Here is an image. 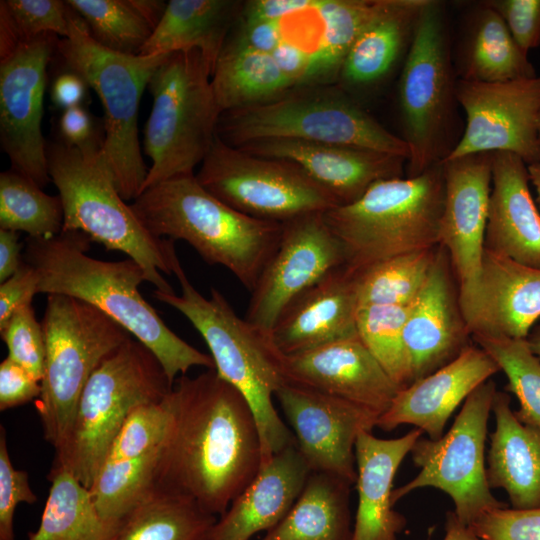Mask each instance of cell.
<instances>
[{
    "mask_svg": "<svg viewBox=\"0 0 540 540\" xmlns=\"http://www.w3.org/2000/svg\"><path fill=\"white\" fill-rule=\"evenodd\" d=\"M165 400L170 420L150 493L189 499L219 518L261 468L254 413L215 370L181 376Z\"/></svg>",
    "mask_w": 540,
    "mask_h": 540,
    "instance_id": "1",
    "label": "cell"
},
{
    "mask_svg": "<svg viewBox=\"0 0 540 540\" xmlns=\"http://www.w3.org/2000/svg\"><path fill=\"white\" fill-rule=\"evenodd\" d=\"M91 242L73 230L27 237L24 261L38 275L39 293L71 296L104 312L155 355L172 386L192 367L215 370L211 355L177 336L143 298L139 287L146 281L144 269L129 257L104 261L88 256Z\"/></svg>",
    "mask_w": 540,
    "mask_h": 540,
    "instance_id": "2",
    "label": "cell"
},
{
    "mask_svg": "<svg viewBox=\"0 0 540 540\" xmlns=\"http://www.w3.org/2000/svg\"><path fill=\"white\" fill-rule=\"evenodd\" d=\"M173 274L181 294L154 291V298L182 313L206 342L220 378L248 401L259 430L262 462L295 443L292 431L279 416L273 398L288 382L285 355L269 333L240 318L215 288L204 297L190 282L181 263Z\"/></svg>",
    "mask_w": 540,
    "mask_h": 540,
    "instance_id": "3",
    "label": "cell"
},
{
    "mask_svg": "<svg viewBox=\"0 0 540 540\" xmlns=\"http://www.w3.org/2000/svg\"><path fill=\"white\" fill-rule=\"evenodd\" d=\"M131 208L154 236L187 242L205 262L225 267L250 292L274 253L283 226L233 209L205 190L195 174L145 189Z\"/></svg>",
    "mask_w": 540,
    "mask_h": 540,
    "instance_id": "4",
    "label": "cell"
},
{
    "mask_svg": "<svg viewBox=\"0 0 540 540\" xmlns=\"http://www.w3.org/2000/svg\"><path fill=\"white\" fill-rule=\"evenodd\" d=\"M103 142L78 148L47 143L49 175L64 211L63 230L81 231L107 250L121 251L143 269L156 290L175 293L161 272L179 261L174 241L154 236L126 204L105 158Z\"/></svg>",
    "mask_w": 540,
    "mask_h": 540,
    "instance_id": "5",
    "label": "cell"
},
{
    "mask_svg": "<svg viewBox=\"0 0 540 540\" xmlns=\"http://www.w3.org/2000/svg\"><path fill=\"white\" fill-rule=\"evenodd\" d=\"M444 190L440 162L414 177L378 181L355 202L324 212L343 245L345 266L358 272L394 256L438 246Z\"/></svg>",
    "mask_w": 540,
    "mask_h": 540,
    "instance_id": "6",
    "label": "cell"
},
{
    "mask_svg": "<svg viewBox=\"0 0 540 540\" xmlns=\"http://www.w3.org/2000/svg\"><path fill=\"white\" fill-rule=\"evenodd\" d=\"M172 387L155 355L129 338L89 378L52 468L66 470L90 489L131 412L161 401Z\"/></svg>",
    "mask_w": 540,
    "mask_h": 540,
    "instance_id": "7",
    "label": "cell"
},
{
    "mask_svg": "<svg viewBox=\"0 0 540 540\" xmlns=\"http://www.w3.org/2000/svg\"><path fill=\"white\" fill-rule=\"evenodd\" d=\"M57 52L66 68L80 75L99 97L104 111L105 158L122 198L136 199L148 172L138 136L140 101L168 54L128 55L109 50L91 37L74 11L68 36L58 41Z\"/></svg>",
    "mask_w": 540,
    "mask_h": 540,
    "instance_id": "8",
    "label": "cell"
},
{
    "mask_svg": "<svg viewBox=\"0 0 540 540\" xmlns=\"http://www.w3.org/2000/svg\"><path fill=\"white\" fill-rule=\"evenodd\" d=\"M148 88L153 103L143 143L151 166L142 191L173 177L194 174L217 136L221 116L211 71L198 50L168 54Z\"/></svg>",
    "mask_w": 540,
    "mask_h": 540,
    "instance_id": "9",
    "label": "cell"
},
{
    "mask_svg": "<svg viewBox=\"0 0 540 540\" xmlns=\"http://www.w3.org/2000/svg\"><path fill=\"white\" fill-rule=\"evenodd\" d=\"M41 324L46 356L36 409L44 438L56 451L92 373L132 336L95 306L61 294L47 295Z\"/></svg>",
    "mask_w": 540,
    "mask_h": 540,
    "instance_id": "10",
    "label": "cell"
},
{
    "mask_svg": "<svg viewBox=\"0 0 540 540\" xmlns=\"http://www.w3.org/2000/svg\"><path fill=\"white\" fill-rule=\"evenodd\" d=\"M217 136L233 147L293 139L368 149L409 158V147L340 93L304 92L221 114Z\"/></svg>",
    "mask_w": 540,
    "mask_h": 540,
    "instance_id": "11",
    "label": "cell"
},
{
    "mask_svg": "<svg viewBox=\"0 0 540 540\" xmlns=\"http://www.w3.org/2000/svg\"><path fill=\"white\" fill-rule=\"evenodd\" d=\"M404 141L409 147L407 177L417 176L449 154L453 82L447 28L441 3L426 0L399 81Z\"/></svg>",
    "mask_w": 540,
    "mask_h": 540,
    "instance_id": "12",
    "label": "cell"
},
{
    "mask_svg": "<svg viewBox=\"0 0 540 540\" xmlns=\"http://www.w3.org/2000/svg\"><path fill=\"white\" fill-rule=\"evenodd\" d=\"M496 391L494 381L487 380L467 397L445 435L416 441L410 454L420 472L393 489V504L414 490L436 488L450 496L453 512L467 526L485 512L506 506L493 496L485 465L488 419Z\"/></svg>",
    "mask_w": 540,
    "mask_h": 540,
    "instance_id": "13",
    "label": "cell"
},
{
    "mask_svg": "<svg viewBox=\"0 0 540 540\" xmlns=\"http://www.w3.org/2000/svg\"><path fill=\"white\" fill-rule=\"evenodd\" d=\"M195 176L217 199L257 219L284 223L339 206L296 164L249 154L218 136Z\"/></svg>",
    "mask_w": 540,
    "mask_h": 540,
    "instance_id": "14",
    "label": "cell"
},
{
    "mask_svg": "<svg viewBox=\"0 0 540 540\" xmlns=\"http://www.w3.org/2000/svg\"><path fill=\"white\" fill-rule=\"evenodd\" d=\"M455 98L465 111L466 127L445 159L509 152L527 165L539 161L540 76L503 82L459 79Z\"/></svg>",
    "mask_w": 540,
    "mask_h": 540,
    "instance_id": "15",
    "label": "cell"
},
{
    "mask_svg": "<svg viewBox=\"0 0 540 540\" xmlns=\"http://www.w3.org/2000/svg\"><path fill=\"white\" fill-rule=\"evenodd\" d=\"M58 41L55 35H41L0 59L1 148L11 169L41 188L51 181L41 124L46 70Z\"/></svg>",
    "mask_w": 540,
    "mask_h": 540,
    "instance_id": "16",
    "label": "cell"
},
{
    "mask_svg": "<svg viewBox=\"0 0 540 540\" xmlns=\"http://www.w3.org/2000/svg\"><path fill=\"white\" fill-rule=\"evenodd\" d=\"M345 265L343 245L326 223L324 212L284 222L279 243L250 292L245 319L270 334L293 299Z\"/></svg>",
    "mask_w": 540,
    "mask_h": 540,
    "instance_id": "17",
    "label": "cell"
},
{
    "mask_svg": "<svg viewBox=\"0 0 540 540\" xmlns=\"http://www.w3.org/2000/svg\"><path fill=\"white\" fill-rule=\"evenodd\" d=\"M311 472L356 483L355 444L377 427L379 414L349 401L287 382L275 396Z\"/></svg>",
    "mask_w": 540,
    "mask_h": 540,
    "instance_id": "18",
    "label": "cell"
},
{
    "mask_svg": "<svg viewBox=\"0 0 540 540\" xmlns=\"http://www.w3.org/2000/svg\"><path fill=\"white\" fill-rule=\"evenodd\" d=\"M492 155L479 153L441 162L445 190L439 244L449 254L459 286L460 304L472 296L481 270Z\"/></svg>",
    "mask_w": 540,
    "mask_h": 540,
    "instance_id": "19",
    "label": "cell"
},
{
    "mask_svg": "<svg viewBox=\"0 0 540 540\" xmlns=\"http://www.w3.org/2000/svg\"><path fill=\"white\" fill-rule=\"evenodd\" d=\"M403 334L412 383L447 365L472 345L457 279L449 254L440 244L428 278L410 306Z\"/></svg>",
    "mask_w": 540,
    "mask_h": 540,
    "instance_id": "20",
    "label": "cell"
},
{
    "mask_svg": "<svg viewBox=\"0 0 540 540\" xmlns=\"http://www.w3.org/2000/svg\"><path fill=\"white\" fill-rule=\"evenodd\" d=\"M237 148L264 158L299 166L326 189L339 206L358 200L374 183L402 177L407 159L350 146L293 139H264Z\"/></svg>",
    "mask_w": 540,
    "mask_h": 540,
    "instance_id": "21",
    "label": "cell"
},
{
    "mask_svg": "<svg viewBox=\"0 0 540 540\" xmlns=\"http://www.w3.org/2000/svg\"><path fill=\"white\" fill-rule=\"evenodd\" d=\"M288 382L367 408L380 416L401 388L354 337L285 355Z\"/></svg>",
    "mask_w": 540,
    "mask_h": 540,
    "instance_id": "22",
    "label": "cell"
},
{
    "mask_svg": "<svg viewBox=\"0 0 540 540\" xmlns=\"http://www.w3.org/2000/svg\"><path fill=\"white\" fill-rule=\"evenodd\" d=\"M460 306L471 336L526 339L540 318V269L484 249L475 290Z\"/></svg>",
    "mask_w": 540,
    "mask_h": 540,
    "instance_id": "23",
    "label": "cell"
},
{
    "mask_svg": "<svg viewBox=\"0 0 540 540\" xmlns=\"http://www.w3.org/2000/svg\"><path fill=\"white\" fill-rule=\"evenodd\" d=\"M499 371L492 358L472 344L447 365L401 389L377 427L392 431L411 424L430 439H439L456 408Z\"/></svg>",
    "mask_w": 540,
    "mask_h": 540,
    "instance_id": "24",
    "label": "cell"
},
{
    "mask_svg": "<svg viewBox=\"0 0 540 540\" xmlns=\"http://www.w3.org/2000/svg\"><path fill=\"white\" fill-rule=\"evenodd\" d=\"M358 308L355 275L342 266L284 308L270 332L271 339L281 353L294 355L357 337Z\"/></svg>",
    "mask_w": 540,
    "mask_h": 540,
    "instance_id": "25",
    "label": "cell"
},
{
    "mask_svg": "<svg viewBox=\"0 0 540 540\" xmlns=\"http://www.w3.org/2000/svg\"><path fill=\"white\" fill-rule=\"evenodd\" d=\"M527 164L509 152L492 155L485 249L540 269V211Z\"/></svg>",
    "mask_w": 540,
    "mask_h": 540,
    "instance_id": "26",
    "label": "cell"
},
{
    "mask_svg": "<svg viewBox=\"0 0 540 540\" xmlns=\"http://www.w3.org/2000/svg\"><path fill=\"white\" fill-rule=\"evenodd\" d=\"M311 473L296 443L272 455L217 519L207 540H250L288 514Z\"/></svg>",
    "mask_w": 540,
    "mask_h": 540,
    "instance_id": "27",
    "label": "cell"
},
{
    "mask_svg": "<svg viewBox=\"0 0 540 540\" xmlns=\"http://www.w3.org/2000/svg\"><path fill=\"white\" fill-rule=\"evenodd\" d=\"M422 435L418 428L393 439L360 433L355 444L358 505L351 540H398L407 520L393 508V480Z\"/></svg>",
    "mask_w": 540,
    "mask_h": 540,
    "instance_id": "28",
    "label": "cell"
},
{
    "mask_svg": "<svg viewBox=\"0 0 540 540\" xmlns=\"http://www.w3.org/2000/svg\"><path fill=\"white\" fill-rule=\"evenodd\" d=\"M486 475L490 488H501L512 508L540 507V430L521 422L506 392L496 391Z\"/></svg>",
    "mask_w": 540,
    "mask_h": 540,
    "instance_id": "29",
    "label": "cell"
},
{
    "mask_svg": "<svg viewBox=\"0 0 540 540\" xmlns=\"http://www.w3.org/2000/svg\"><path fill=\"white\" fill-rule=\"evenodd\" d=\"M425 2L383 0L349 49L340 71L342 80L366 87L384 79L410 46Z\"/></svg>",
    "mask_w": 540,
    "mask_h": 540,
    "instance_id": "30",
    "label": "cell"
},
{
    "mask_svg": "<svg viewBox=\"0 0 540 540\" xmlns=\"http://www.w3.org/2000/svg\"><path fill=\"white\" fill-rule=\"evenodd\" d=\"M239 6L231 0H170L139 55L198 50L212 76Z\"/></svg>",
    "mask_w": 540,
    "mask_h": 540,
    "instance_id": "31",
    "label": "cell"
},
{
    "mask_svg": "<svg viewBox=\"0 0 540 540\" xmlns=\"http://www.w3.org/2000/svg\"><path fill=\"white\" fill-rule=\"evenodd\" d=\"M351 484L324 472H311L296 502L262 540H351Z\"/></svg>",
    "mask_w": 540,
    "mask_h": 540,
    "instance_id": "32",
    "label": "cell"
},
{
    "mask_svg": "<svg viewBox=\"0 0 540 540\" xmlns=\"http://www.w3.org/2000/svg\"><path fill=\"white\" fill-rule=\"evenodd\" d=\"M211 86L221 114L274 100L294 87L272 55L235 37L224 44Z\"/></svg>",
    "mask_w": 540,
    "mask_h": 540,
    "instance_id": "33",
    "label": "cell"
},
{
    "mask_svg": "<svg viewBox=\"0 0 540 540\" xmlns=\"http://www.w3.org/2000/svg\"><path fill=\"white\" fill-rule=\"evenodd\" d=\"M460 70V79L474 82L536 76L528 53L519 47L498 13L485 3L472 16Z\"/></svg>",
    "mask_w": 540,
    "mask_h": 540,
    "instance_id": "34",
    "label": "cell"
},
{
    "mask_svg": "<svg viewBox=\"0 0 540 540\" xmlns=\"http://www.w3.org/2000/svg\"><path fill=\"white\" fill-rule=\"evenodd\" d=\"M51 487L38 529L28 540H115L123 521L103 518L88 488L61 468H51Z\"/></svg>",
    "mask_w": 540,
    "mask_h": 540,
    "instance_id": "35",
    "label": "cell"
},
{
    "mask_svg": "<svg viewBox=\"0 0 540 540\" xmlns=\"http://www.w3.org/2000/svg\"><path fill=\"white\" fill-rule=\"evenodd\" d=\"M217 519L189 499L151 492L124 518L115 540H207Z\"/></svg>",
    "mask_w": 540,
    "mask_h": 540,
    "instance_id": "36",
    "label": "cell"
},
{
    "mask_svg": "<svg viewBox=\"0 0 540 540\" xmlns=\"http://www.w3.org/2000/svg\"><path fill=\"white\" fill-rule=\"evenodd\" d=\"M437 247L394 256L353 272L359 306H411L428 278Z\"/></svg>",
    "mask_w": 540,
    "mask_h": 540,
    "instance_id": "37",
    "label": "cell"
},
{
    "mask_svg": "<svg viewBox=\"0 0 540 540\" xmlns=\"http://www.w3.org/2000/svg\"><path fill=\"white\" fill-rule=\"evenodd\" d=\"M64 211L59 196L45 193L28 177L10 169L0 174V229L49 238L62 232Z\"/></svg>",
    "mask_w": 540,
    "mask_h": 540,
    "instance_id": "38",
    "label": "cell"
},
{
    "mask_svg": "<svg viewBox=\"0 0 540 540\" xmlns=\"http://www.w3.org/2000/svg\"><path fill=\"white\" fill-rule=\"evenodd\" d=\"M472 341L505 373L507 389L520 404V409L515 411L517 418L540 430V359L526 339L476 334L472 335Z\"/></svg>",
    "mask_w": 540,
    "mask_h": 540,
    "instance_id": "39",
    "label": "cell"
},
{
    "mask_svg": "<svg viewBox=\"0 0 540 540\" xmlns=\"http://www.w3.org/2000/svg\"><path fill=\"white\" fill-rule=\"evenodd\" d=\"M409 309L369 304L357 312L358 337L401 389L412 383L403 334Z\"/></svg>",
    "mask_w": 540,
    "mask_h": 540,
    "instance_id": "40",
    "label": "cell"
},
{
    "mask_svg": "<svg viewBox=\"0 0 540 540\" xmlns=\"http://www.w3.org/2000/svg\"><path fill=\"white\" fill-rule=\"evenodd\" d=\"M101 46L123 54L138 55L152 34L149 25L128 0H68Z\"/></svg>",
    "mask_w": 540,
    "mask_h": 540,
    "instance_id": "41",
    "label": "cell"
},
{
    "mask_svg": "<svg viewBox=\"0 0 540 540\" xmlns=\"http://www.w3.org/2000/svg\"><path fill=\"white\" fill-rule=\"evenodd\" d=\"M0 9L6 13L20 43L45 34L66 38L73 14L67 2L59 0H2Z\"/></svg>",
    "mask_w": 540,
    "mask_h": 540,
    "instance_id": "42",
    "label": "cell"
},
{
    "mask_svg": "<svg viewBox=\"0 0 540 540\" xmlns=\"http://www.w3.org/2000/svg\"><path fill=\"white\" fill-rule=\"evenodd\" d=\"M0 333L8 349L7 357L41 382L45 370V338L32 306L17 310Z\"/></svg>",
    "mask_w": 540,
    "mask_h": 540,
    "instance_id": "43",
    "label": "cell"
},
{
    "mask_svg": "<svg viewBox=\"0 0 540 540\" xmlns=\"http://www.w3.org/2000/svg\"><path fill=\"white\" fill-rule=\"evenodd\" d=\"M469 527L483 540H540V507H499L485 512Z\"/></svg>",
    "mask_w": 540,
    "mask_h": 540,
    "instance_id": "44",
    "label": "cell"
},
{
    "mask_svg": "<svg viewBox=\"0 0 540 540\" xmlns=\"http://www.w3.org/2000/svg\"><path fill=\"white\" fill-rule=\"evenodd\" d=\"M37 497L32 491L26 471L17 470L11 463L6 433L0 427V540H14L13 521L16 506L33 504Z\"/></svg>",
    "mask_w": 540,
    "mask_h": 540,
    "instance_id": "45",
    "label": "cell"
},
{
    "mask_svg": "<svg viewBox=\"0 0 540 540\" xmlns=\"http://www.w3.org/2000/svg\"><path fill=\"white\" fill-rule=\"evenodd\" d=\"M484 3L498 13L524 52L528 53L540 45V0H491Z\"/></svg>",
    "mask_w": 540,
    "mask_h": 540,
    "instance_id": "46",
    "label": "cell"
},
{
    "mask_svg": "<svg viewBox=\"0 0 540 540\" xmlns=\"http://www.w3.org/2000/svg\"><path fill=\"white\" fill-rule=\"evenodd\" d=\"M41 394V382L10 358L0 364V410L11 409Z\"/></svg>",
    "mask_w": 540,
    "mask_h": 540,
    "instance_id": "47",
    "label": "cell"
},
{
    "mask_svg": "<svg viewBox=\"0 0 540 540\" xmlns=\"http://www.w3.org/2000/svg\"><path fill=\"white\" fill-rule=\"evenodd\" d=\"M39 279L35 269L25 261L10 278L0 285V329L20 308L31 305L39 293Z\"/></svg>",
    "mask_w": 540,
    "mask_h": 540,
    "instance_id": "48",
    "label": "cell"
},
{
    "mask_svg": "<svg viewBox=\"0 0 540 540\" xmlns=\"http://www.w3.org/2000/svg\"><path fill=\"white\" fill-rule=\"evenodd\" d=\"M59 129L61 141L73 147H86L104 141L90 113L82 105L63 110Z\"/></svg>",
    "mask_w": 540,
    "mask_h": 540,
    "instance_id": "49",
    "label": "cell"
},
{
    "mask_svg": "<svg viewBox=\"0 0 540 540\" xmlns=\"http://www.w3.org/2000/svg\"><path fill=\"white\" fill-rule=\"evenodd\" d=\"M87 87L80 75L67 69L59 74L52 84V102L62 110L81 105Z\"/></svg>",
    "mask_w": 540,
    "mask_h": 540,
    "instance_id": "50",
    "label": "cell"
},
{
    "mask_svg": "<svg viewBox=\"0 0 540 540\" xmlns=\"http://www.w3.org/2000/svg\"><path fill=\"white\" fill-rule=\"evenodd\" d=\"M18 232L0 229V282L10 278L21 267L24 255L21 253Z\"/></svg>",
    "mask_w": 540,
    "mask_h": 540,
    "instance_id": "51",
    "label": "cell"
},
{
    "mask_svg": "<svg viewBox=\"0 0 540 540\" xmlns=\"http://www.w3.org/2000/svg\"><path fill=\"white\" fill-rule=\"evenodd\" d=\"M128 3L152 31L159 24L167 6L166 2L160 0H128Z\"/></svg>",
    "mask_w": 540,
    "mask_h": 540,
    "instance_id": "52",
    "label": "cell"
},
{
    "mask_svg": "<svg viewBox=\"0 0 540 540\" xmlns=\"http://www.w3.org/2000/svg\"><path fill=\"white\" fill-rule=\"evenodd\" d=\"M443 540H483L472 529L463 524L453 511L446 514L445 535Z\"/></svg>",
    "mask_w": 540,
    "mask_h": 540,
    "instance_id": "53",
    "label": "cell"
},
{
    "mask_svg": "<svg viewBox=\"0 0 540 540\" xmlns=\"http://www.w3.org/2000/svg\"><path fill=\"white\" fill-rule=\"evenodd\" d=\"M529 181L536 191V204L540 209V161L527 165Z\"/></svg>",
    "mask_w": 540,
    "mask_h": 540,
    "instance_id": "54",
    "label": "cell"
},
{
    "mask_svg": "<svg viewBox=\"0 0 540 540\" xmlns=\"http://www.w3.org/2000/svg\"><path fill=\"white\" fill-rule=\"evenodd\" d=\"M531 351L540 359V324L535 325L526 337Z\"/></svg>",
    "mask_w": 540,
    "mask_h": 540,
    "instance_id": "55",
    "label": "cell"
},
{
    "mask_svg": "<svg viewBox=\"0 0 540 540\" xmlns=\"http://www.w3.org/2000/svg\"><path fill=\"white\" fill-rule=\"evenodd\" d=\"M537 132H538V143H539V152H540V112H539L538 122H537Z\"/></svg>",
    "mask_w": 540,
    "mask_h": 540,
    "instance_id": "56",
    "label": "cell"
}]
</instances>
